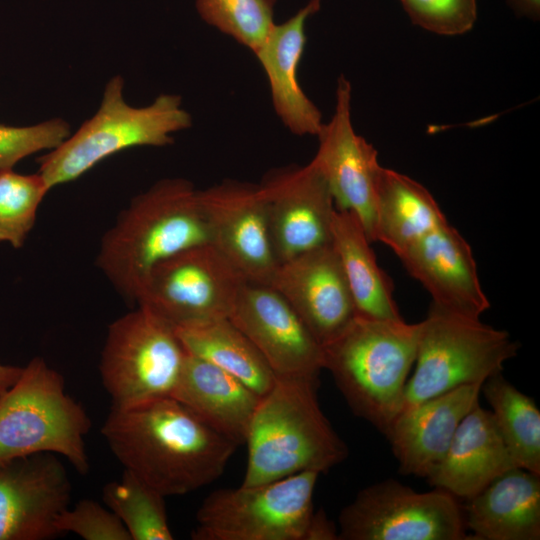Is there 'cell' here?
I'll return each instance as SVG.
<instances>
[{"instance_id":"3957f363","label":"cell","mask_w":540,"mask_h":540,"mask_svg":"<svg viewBox=\"0 0 540 540\" xmlns=\"http://www.w3.org/2000/svg\"><path fill=\"white\" fill-rule=\"evenodd\" d=\"M318 379L277 376L261 396L245 443L243 486H254L302 472L329 471L348 455L344 441L323 413Z\"/></svg>"},{"instance_id":"9c48e42d","label":"cell","mask_w":540,"mask_h":540,"mask_svg":"<svg viewBox=\"0 0 540 540\" xmlns=\"http://www.w3.org/2000/svg\"><path fill=\"white\" fill-rule=\"evenodd\" d=\"M320 474L302 472L211 492L196 512L193 540H304Z\"/></svg>"},{"instance_id":"9a60e30c","label":"cell","mask_w":540,"mask_h":540,"mask_svg":"<svg viewBox=\"0 0 540 540\" xmlns=\"http://www.w3.org/2000/svg\"><path fill=\"white\" fill-rule=\"evenodd\" d=\"M228 319L276 376L318 379L323 347L288 301L269 285L245 281Z\"/></svg>"},{"instance_id":"836d02e7","label":"cell","mask_w":540,"mask_h":540,"mask_svg":"<svg viewBox=\"0 0 540 540\" xmlns=\"http://www.w3.org/2000/svg\"><path fill=\"white\" fill-rule=\"evenodd\" d=\"M304 540H339L338 528L323 510L313 512Z\"/></svg>"},{"instance_id":"7c38bea8","label":"cell","mask_w":540,"mask_h":540,"mask_svg":"<svg viewBox=\"0 0 540 540\" xmlns=\"http://www.w3.org/2000/svg\"><path fill=\"white\" fill-rule=\"evenodd\" d=\"M259 185L278 265L331 245L336 208L324 176L312 161L273 169Z\"/></svg>"},{"instance_id":"4fadbf2b","label":"cell","mask_w":540,"mask_h":540,"mask_svg":"<svg viewBox=\"0 0 540 540\" xmlns=\"http://www.w3.org/2000/svg\"><path fill=\"white\" fill-rule=\"evenodd\" d=\"M311 160L324 176L337 210L354 213L371 242L374 235L376 186L381 165L377 150L358 135L351 120V84L337 81L334 113L317 134Z\"/></svg>"},{"instance_id":"4dcf8cb0","label":"cell","mask_w":540,"mask_h":540,"mask_svg":"<svg viewBox=\"0 0 540 540\" xmlns=\"http://www.w3.org/2000/svg\"><path fill=\"white\" fill-rule=\"evenodd\" d=\"M69 136V124L59 118L25 127L0 124V171L13 169L36 152L57 148Z\"/></svg>"},{"instance_id":"7402d4cb","label":"cell","mask_w":540,"mask_h":540,"mask_svg":"<svg viewBox=\"0 0 540 540\" xmlns=\"http://www.w3.org/2000/svg\"><path fill=\"white\" fill-rule=\"evenodd\" d=\"M171 397L238 446L245 443L261 398L228 372L188 352Z\"/></svg>"},{"instance_id":"d4e9b609","label":"cell","mask_w":540,"mask_h":540,"mask_svg":"<svg viewBox=\"0 0 540 540\" xmlns=\"http://www.w3.org/2000/svg\"><path fill=\"white\" fill-rule=\"evenodd\" d=\"M447 219L431 193L412 178L381 166L375 201L373 241L398 256Z\"/></svg>"},{"instance_id":"1f68e13d","label":"cell","mask_w":540,"mask_h":540,"mask_svg":"<svg viewBox=\"0 0 540 540\" xmlns=\"http://www.w3.org/2000/svg\"><path fill=\"white\" fill-rule=\"evenodd\" d=\"M411 21L444 36L462 35L477 20L476 0H399Z\"/></svg>"},{"instance_id":"30bf717a","label":"cell","mask_w":540,"mask_h":540,"mask_svg":"<svg viewBox=\"0 0 540 540\" xmlns=\"http://www.w3.org/2000/svg\"><path fill=\"white\" fill-rule=\"evenodd\" d=\"M245 281L212 244H200L157 263L135 304L174 328L228 318Z\"/></svg>"},{"instance_id":"2e32d148","label":"cell","mask_w":540,"mask_h":540,"mask_svg":"<svg viewBox=\"0 0 540 540\" xmlns=\"http://www.w3.org/2000/svg\"><path fill=\"white\" fill-rule=\"evenodd\" d=\"M212 244L249 282L269 285L278 266L259 184L225 180L199 190Z\"/></svg>"},{"instance_id":"603a6c76","label":"cell","mask_w":540,"mask_h":540,"mask_svg":"<svg viewBox=\"0 0 540 540\" xmlns=\"http://www.w3.org/2000/svg\"><path fill=\"white\" fill-rule=\"evenodd\" d=\"M539 476L514 467L468 499L464 519L470 539H540Z\"/></svg>"},{"instance_id":"e575fe53","label":"cell","mask_w":540,"mask_h":540,"mask_svg":"<svg viewBox=\"0 0 540 540\" xmlns=\"http://www.w3.org/2000/svg\"><path fill=\"white\" fill-rule=\"evenodd\" d=\"M23 367L0 363V397L19 379Z\"/></svg>"},{"instance_id":"484cf974","label":"cell","mask_w":540,"mask_h":540,"mask_svg":"<svg viewBox=\"0 0 540 540\" xmlns=\"http://www.w3.org/2000/svg\"><path fill=\"white\" fill-rule=\"evenodd\" d=\"M186 352L228 372L259 396L273 386L276 374L253 343L228 319L175 328Z\"/></svg>"},{"instance_id":"8fae6325","label":"cell","mask_w":540,"mask_h":540,"mask_svg":"<svg viewBox=\"0 0 540 540\" xmlns=\"http://www.w3.org/2000/svg\"><path fill=\"white\" fill-rule=\"evenodd\" d=\"M339 540L468 539L464 514L450 493L416 492L388 479L358 492L340 512Z\"/></svg>"},{"instance_id":"52a82bcc","label":"cell","mask_w":540,"mask_h":540,"mask_svg":"<svg viewBox=\"0 0 540 540\" xmlns=\"http://www.w3.org/2000/svg\"><path fill=\"white\" fill-rule=\"evenodd\" d=\"M518 348L507 331L431 303L418 323L415 370L401 411L460 386L483 384Z\"/></svg>"},{"instance_id":"f546056e","label":"cell","mask_w":540,"mask_h":540,"mask_svg":"<svg viewBox=\"0 0 540 540\" xmlns=\"http://www.w3.org/2000/svg\"><path fill=\"white\" fill-rule=\"evenodd\" d=\"M276 0H196L200 17L253 53L274 26Z\"/></svg>"},{"instance_id":"83f0119b","label":"cell","mask_w":540,"mask_h":540,"mask_svg":"<svg viewBox=\"0 0 540 540\" xmlns=\"http://www.w3.org/2000/svg\"><path fill=\"white\" fill-rule=\"evenodd\" d=\"M102 498L128 531L131 540H172L165 496L133 472L107 483Z\"/></svg>"},{"instance_id":"f1b7e54d","label":"cell","mask_w":540,"mask_h":540,"mask_svg":"<svg viewBox=\"0 0 540 540\" xmlns=\"http://www.w3.org/2000/svg\"><path fill=\"white\" fill-rule=\"evenodd\" d=\"M50 190L40 173L0 171V242L21 248L33 229L38 208Z\"/></svg>"},{"instance_id":"8992f818","label":"cell","mask_w":540,"mask_h":540,"mask_svg":"<svg viewBox=\"0 0 540 540\" xmlns=\"http://www.w3.org/2000/svg\"><path fill=\"white\" fill-rule=\"evenodd\" d=\"M123 80L106 85L100 108L77 132L38 158L39 170L51 188L71 182L105 158L134 146H165L172 133L191 126L178 95L161 94L146 107H132L123 98Z\"/></svg>"},{"instance_id":"6da1fadb","label":"cell","mask_w":540,"mask_h":540,"mask_svg":"<svg viewBox=\"0 0 540 540\" xmlns=\"http://www.w3.org/2000/svg\"><path fill=\"white\" fill-rule=\"evenodd\" d=\"M101 434L124 469L165 497L214 482L238 447L173 397L111 408Z\"/></svg>"},{"instance_id":"44dd1931","label":"cell","mask_w":540,"mask_h":540,"mask_svg":"<svg viewBox=\"0 0 540 540\" xmlns=\"http://www.w3.org/2000/svg\"><path fill=\"white\" fill-rule=\"evenodd\" d=\"M514 467L491 411L477 403L463 418L444 457L426 479L435 488L468 500Z\"/></svg>"},{"instance_id":"d6a6232c","label":"cell","mask_w":540,"mask_h":540,"mask_svg":"<svg viewBox=\"0 0 540 540\" xmlns=\"http://www.w3.org/2000/svg\"><path fill=\"white\" fill-rule=\"evenodd\" d=\"M56 526L62 535L71 532L85 540H131L117 515L92 499H82L66 509Z\"/></svg>"},{"instance_id":"277c9868","label":"cell","mask_w":540,"mask_h":540,"mask_svg":"<svg viewBox=\"0 0 540 540\" xmlns=\"http://www.w3.org/2000/svg\"><path fill=\"white\" fill-rule=\"evenodd\" d=\"M418 323L356 316L324 344L327 369L352 412L384 435L401 412Z\"/></svg>"},{"instance_id":"7a4b0ae2","label":"cell","mask_w":540,"mask_h":540,"mask_svg":"<svg viewBox=\"0 0 540 540\" xmlns=\"http://www.w3.org/2000/svg\"><path fill=\"white\" fill-rule=\"evenodd\" d=\"M210 243L199 190L185 179H164L134 197L102 237L96 264L135 304L150 270L188 248Z\"/></svg>"},{"instance_id":"5b68a950","label":"cell","mask_w":540,"mask_h":540,"mask_svg":"<svg viewBox=\"0 0 540 540\" xmlns=\"http://www.w3.org/2000/svg\"><path fill=\"white\" fill-rule=\"evenodd\" d=\"M91 420L65 390L63 376L34 357L16 383L0 397V463L41 452L54 453L85 475V436Z\"/></svg>"},{"instance_id":"d6986e66","label":"cell","mask_w":540,"mask_h":540,"mask_svg":"<svg viewBox=\"0 0 540 540\" xmlns=\"http://www.w3.org/2000/svg\"><path fill=\"white\" fill-rule=\"evenodd\" d=\"M482 384L464 385L402 410L385 436L405 475L427 478L444 457Z\"/></svg>"},{"instance_id":"ac0fdd59","label":"cell","mask_w":540,"mask_h":540,"mask_svg":"<svg viewBox=\"0 0 540 540\" xmlns=\"http://www.w3.org/2000/svg\"><path fill=\"white\" fill-rule=\"evenodd\" d=\"M398 258L429 292L433 304L475 319L489 309L471 247L448 222L411 244Z\"/></svg>"},{"instance_id":"ffe728a7","label":"cell","mask_w":540,"mask_h":540,"mask_svg":"<svg viewBox=\"0 0 540 540\" xmlns=\"http://www.w3.org/2000/svg\"><path fill=\"white\" fill-rule=\"evenodd\" d=\"M320 7L321 0H310L287 21L274 24L254 52L267 76L277 116L299 136H317L323 125L320 110L306 96L297 78L306 45V21Z\"/></svg>"},{"instance_id":"ba28073f","label":"cell","mask_w":540,"mask_h":540,"mask_svg":"<svg viewBox=\"0 0 540 540\" xmlns=\"http://www.w3.org/2000/svg\"><path fill=\"white\" fill-rule=\"evenodd\" d=\"M186 354L175 328L143 307L114 320L99 364L111 408L171 397Z\"/></svg>"},{"instance_id":"cb8c5ba5","label":"cell","mask_w":540,"mask_h":540,"mask_svg":"<svg viewBox=\"0 0 540 540\" xmlns=\"http://www.w3.org/2000/svg\"><path fill=\"white\" fill-rule=\"evenodd\" d=\"M370 243L354 213L335 210L331 246L351 291L357 316L403 319L393 297V283L378 265Z\"/></svg>"},{"instance_id":"d590c367","label":"cell","mask_w":540,"mask_h":540,"mask_svg":"<svg viewBox=\"0 0 540 540\" xmlns=\"http://www.w3.org/2000/svg\"><path fill=\"white\" fill-rule=\"evenodd\" d=\"M514 10L523 16L537 20L540 14V0H509Z\"/></svg>"},{"instance_id":"5bb4252c","label":"cell","mask_w":540,"mask_h":540,"mask_svg":"<svg viewBox=\"0 0 540 540\" xmlns=\"http://www.w3.org/2000/svg\"><path fill=\"white\" fill-rule=\"evenodd\" d=\"M72 485L54 453L0 463V540H49L61 534L58 517L70 506Z\"/></svg>"},{"instance_id":"e0dca14e","label":"cell","mask_w":540,"mask_h":540,"mask_svg":"<svg viewBox=\"0 0 540 540\" xmlns=\"http://www.w3.org/2000/svg\"><path fill=\"white\" fill-rule=\"evenodd\" d=\"M269 286L288 301L322 346L357 316L351 291L331 245L279 264Z\"/></svg>"},{"instance_id":"4316f807","label":"cell","mask_w":540,"mask_h":540,"mask_svg":"<svg viewBox=\"0 0 540 540\" xmlns=\"http://www.w3.org/2000/svg\"><path fill=\"white\" fill-rule=\"evenodd\" d=\"M481 391L515 465L540 475V411L535 401L502 372L488 378Z\"/></svg>"}]
</instances>
